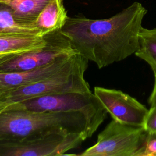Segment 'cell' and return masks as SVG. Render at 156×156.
<instances>
[{
	"mask_svg": "<svg viewBox=\"0 0 156 156\" xmlns=\"http://www.w3.org/2000/svg\"><path fill=\"white\" fill-rule=\"evenodd\" d=\"M146 13L144 7L136 1L106 19L68 16L60 30L74 50L102 68L137 51L142 21Z\"/></svg>",
	"mask_w": 156,
	"mask_h": 156,
	"instance_id": "6da1fadb",
	"label": "cell"
},
{
	"mask_svg": "<svg viewBox=\"0 0 156 156\" xmlns=\"http://www.w3.org/2000/svg\"><path fill=\"white\" fill-rule=\"evenodd\" d=\"M98 128L81 112L0 110V140L43 137L54 133H79L85 139Z\"/></svg>",
	"mask_w": 156,
	"mask_h": 156,
	"instance_id": "7a4b0ae2",
	"label": "cell"
},
{
	"mask_svg": "<svg viewBox=\"0 0 156 156\" xmlns=\"http://www.w3.org/2000/svg\"><path fill=\"white\" fill-rule=\"evenodd\" d=\"M88 60L74 54L58 71L32 84L0 91V108L10 104L45 95L77 92H91L84 78Z\"/></svg>",
	"mask_w": 156,
	"mask_h": 156,
	"instance_id": "3957f363",
	"label": "cell"
},
{
	"mask_svg": "<svg viewBox=\"0 0 156 156\" xmlns=\"http://www.w3.org/2000/svg\"><path fill=\"white\" fill-rule=\"evenodd\" d=\"M1 109H19L34 112H81L98 128L107 111L92 92L64 93L27 99L7 105Z\"/></svg>",
	"mask_w": 156,
	"mask_h": 156,
	"instance_id": "277c9868",
	"label": "cell"
},
{
	"mask_svg": "<svg viewBox=\"0 0 156 156\" xmlns=\"http://www.w3.org/2000/svg\"><path fill=\"white\" fill-rule=\"evenodd\" d=\"M147 132L143 127L113 119L98 135L96 144L81 156H135L143 146Z\"/></svg>",
	"mask_w": 156,
	"mask_h": 156,
	"instance_id": "5b68a950",
	"label": "cell"
},
{
	"mask_svg": "<svg viewBox=\"0 0 156 156\" xmlns=\"http://www.w3.org/2000/svg\"><path fill=\"white\" fill-rule=\"evenodd\" d=\"M60 30L44 35L46 42L41 48L0 55V73L35 69L77 52Z\"/></svg>",
	"mask_w": 156,
	"mask_h": 156,
	"instance_id": "8992f818",
	"label": "cell"
},
{
	"mask_svg": "<svg viewBox=\"0 0 156 156\" xmlns=\"http://www.w3.org/2000/svg\"><path fill=\"white\" fill-rule=\"evenodd\" d=\"M79 133H54L36 138L0 140V156H61L85 141Z\"/></svg>",
	"mask_w": 156,
	"mask_h": 156,
	"instance_id": "52a82bcc",
	"label": "cell"
},
{
	"mask_svg": "<svg viewBox=\"0 0 156 156\" xmlns=\"http://www.w3.org/2000/svg\"><path fill=\"white\" fill-rule=\"evenodd\" d=\"M94 94L113 119L143 127L149 110L136 99L120 90L95 87Z\"/></svg>",
	"mask_w": 156,
	"mask_h": 156,
	"instance_id": "ba28073f",
	"label": "cell"
},
{
	"mask_svg": "<svg viewBox=\"0 0 156 156\" xmlns=\"http://www.w3.org/2000/svg\"><path fill=\"white\" fill-rule=\"evenodd\" d=\"M74 54L61 57L49 64L35 69L0 73V91L32 84L49 76L61 69Z\"/></svg>",
	"mask_w": 156,
	"mask_h": 156,
	"instance_id": "9c48e42d",
	"label": "cell"
},
{
	"mask_svg": "<svg viewBox=\"0 0 156 156\" xmlns=\"http://www.w3.org/2000/svg\"><path fill=\"white\" fill-rule=\"evenodd\" d=\"M67 18L63 0H51L38 16L35 25L44 35L60 30Z\"/></svg>",
	"mask_w": 156,
	"mask_h": 156,
	"instance_id": "30bf717a",
	"label": "cell"
},
{
	"mask_svg": "<svg viewBox=\"0 0 156 156\" xmlns=\"http://www.w3.org/2000/svg\"><path fill=\"white\" fill-rule=\"evenodd\" d=\"M46 42L45 35L0 34V55L38 49Z\"/></svg>",
	"mask_w": 156,
	"mask_h": 156,
	"instance_id": "8fae6325",
	"label": "cell"
},
{
	"mask_svg": "<svg viewBox=\"0 0 156 156\" xmlns=\"http://www.w3.org/2000/svg\"><path fill=\"white\" fill-rule=\"evenodd\" d=\"M0 34H26L43 36L34 24L18 20L12 9L4 2H0Z\"/></svg>",
	"mask_w": 156,
	"mask_h": 156,
	"instance_id": "7c38bea8",
	"label": "cell"
},
{
	"mask_svg": "<svg viewBox=\"0 0 156 156\" xmlns=\"http://www.w3.org/2000/svg\"><path fill=\"white\" fill-rule=\"evenodd\" d=\"M50 1L51 0H0V2L5 3L12 9L18 20L34 25L40 12Z\"/></svg>",
	"mask_w": 156,
	"mask_h": 156,
	"instance_id": "4fadbf2b",
	"label": "cell"
},
{
	"mask_svg": "<svg viewBox=\"0 0 156 156\" xmlns=\"http://www.w3.org/2000/svg\"><path fill=\"white\" fill-rule=\"evenodd\" d=\"M140 48L135 53L138 57L144 60L153 71L156 80V28L148 29L141 27L139 34Z\"/></svg>",
	"mask_w": 156,
	"mask_h": 156,
	"instance_id": "5bb4252c",
	"label": "cell"
},
{
	"mask_svg": "<svg viewBox=\"0 0 156 156\" xmlns=\"http://www.w3.org/2000/svg\"><path fill=\"white\" fill-rule=\"evenodd\" d=\"M135 156H156V132L147 133L143 146Z\"/></svg>",
	"mask_w": 156,
	"mask_h": 156,
	"instance_id": "9a60e30c",
	"label": "cell"
},
{
	"mask_svg": "<svg viewBox=\"0 0 156 156\" xmlns=\"http://www.w3.org/2000/svg\"><path fill=\"white\" fill-rule=\"evenodd\" d=\"M143 127L147 132H156V107H152L149 110Z\"/></svg>",
	"mask_w": 156,
	"mask_h": 156,
	"instance_id": "2e32d148",
	"label": "cell"
},
{
	"mask_svg": "<svg viewBox=\"0 0 156 156\" xmlns=\"http://www.w3.org/2000/svg\"><path fill=\"white\" fill-rule=\"evenodd\" d=\"M148 102L151 106L152 107H156V80L154 82V88L152 91L149 98Z\"/></svg>",
	"mask_w": 156,
	"mask_h": 156,
	"instance_id": "e0dca14e",
	"label": "cell"
}]
</instances>
